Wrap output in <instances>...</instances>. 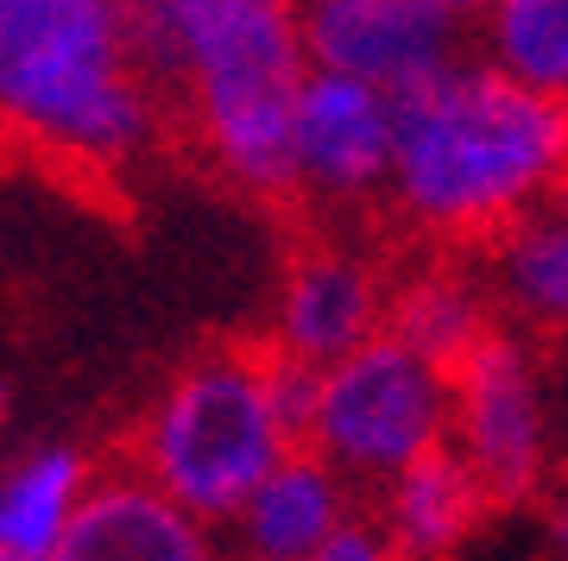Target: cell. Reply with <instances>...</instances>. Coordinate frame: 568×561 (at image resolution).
<instances>
[{"label": "cell", "instance_id": "1", "mask_svg": "<svg viewBox=\"0 0 568 561\" xmlns=\"http://www.w3.org/2000/svg\"><path fill=\"white\" fill-rule=\"evenodd\" d=\"M556 196H568V101L511 82L474 51L398 95L379 215L417 246L480 253Z\"/></svg>", "mask_w": 568, "mask_h": 561}, {"label": "cell", "instance_id": "2", "mask_svg": "<svg viewBox=\"0 0 568 561\" xmlns=\"http://www.w3.org/2000/svg\"><path fill=\"white\" fill-rule=\"evenodd\" d=\"M171 140L246 202H291V95L310 70L291 0H121Z\"/></svg>", "mask_w": 568, "mask_h": 561}, {"label": "cell", "instance_id": "3", "mask_svg": "<svg viewBox=\"0 0 568 561\" xmlns=\"http://www.w3.org/2000/svg\"><path fill=\"white\" fill-rule=\"evenodd\" d=\"M0 145L77 183H126L171 145L121 0H0Z\"/></svg>", "mask_w": 568, "mask_h": 561}, {"label": "cell", "instance_id": "4", "mask_svg": "<svg viewBox=\"0 0 568 561\" xmlns=\"http://www.w3.org/2000/svg\"><path fill=\"white\" fill-rule=\"evenodd\" d=\"M310 379L316 366L284 360L265 341L190 354L140 410L121 461L222 530L265 467L304 441Z\"/></svg>", "mask_w": 568, "mask_h": 561}, {"label": "cell", "instance_id": "5", "mask_svg": "<svg viewBox=\"0 0 568 561\" xmlns=\"http://www.w3.org/2000/svg\"><path fill=\"white\" fill-rule=\"evenodd\" d=\"M448 441V366L398 335H373L354 354L316 366L304 410V448L323 455L354 492L386 486L398 467Z\"/></svg>", "mask_w": 568, "mask_h": 561}, {"label": "cell", "instance_id": "6", "mask_svg": "<svg viewBox=\"0 0 568 561\" xmlns=\"http://www.w3.org/2000/svg\"><path fill=\"white\" fill-rule=\"evenodd\" d=\"M398 101L361 76L310 63L291 95V208L316 227H361L386 202Z\"/></svg>", "mask_w": 568, "mask_h": 561}, {"label": "cell", "instance_id": "7", "mask_svg": "<svg viewBox=\"0 0 568 561\" xmlns=\"http://www.w3.org/2000/svg\"><path fill=\"white\" fill-rule=\"evenodd\" d=\"M448 448L462 455L493 504H525L549 480V391L537 347L518 328H493L448 366Z\"/></svg>", "mask_w": 568, "mask_h": 561}, {"label": "cell", "instance_id": "8", "mask_svg": "<svg viewBox=\"0 0 568 561\" xmlns=\"http://www.w3.org/2000/svg\"><path fill=\"white\" fill-rule=\"evenodd\" d=\"M386 297L392 265L354 227H316L278 272L265 347L297 366H328L386 328Z\"/></svg>", "mask_w": 568, "mask_h": 561}, {"label": "cell", "instance_id": "9", "mask_svg": "<svg viewBox=\"0 0 568 561\" xmlns=\"http://www.w3.org/2000/svg\"><path fill=\"white\" fill-rule=\"evenodd\" d=\"M304 44L310 63L373 82L392 101L474 51L467 20L436 0H323L304 13Z\"/></svg>", "mask_w": 568, "mask_h": 561}, {"label": "cell", "instance_id": "10", "mask_svg": "<svg viewBox=\"0 0 568 561\" xmlns=\"http://www.w3.org/2000/svg\"><path fill=\"white\" fill-rule=\"evenodd\" d=\"M227 537L133 461H102L44 561H222Z\"/></svg>", "mask_w": 568, "mask_h": 561}, {"label": "cell", "instance_id": "11", "mask_svg": "<svg viewBox=\"0 0 568 561\" xmlns=\"http://www.w3.org/2000/svg\"><path fill=\"white\" fill-rule=\"evenodd\" d=\"M347 518H361V492L323 461L304 441L265 467V480L241 499V511L222 523V537L234 555L253 561H304L316 555Z\"/></svg>", "mask_w": 568, "mask_h": 561}, {"label": "cell", "instance_id": "12", "mask_svg": "<svg viewBox=\"0 0 568 561\" xmlns=\"http://www.w3.org/2000/svg\"><path fill=\"white\" fill-rule=\"evenodd\" d=\"M366 499H373L366 518L386 530V542L405 561H455L493 511V492L480 486V473L448 441L429 448V455H417L410 467H398Z\"/></svg>", "mask_w": 568, "mask_h": 561}, {"label": "cell", "instance_id": "13", "mask_svg": "<svg viewBox=\"0 0 568 561\" xmlns=\"http://www.w3.org/2000/svg\"><path fill=\"white\" fill-rule=\"evenodd\" d=\"M499 297L487 284V265H474L455 246H429L417 265L392 272L386 335L410 341L436 366H455L467 347H480L499 328Z\"/></svg>", "mask_w": 568, "mask_h": 561}, {"label": "cell", "instance_id": "14", "mask_svg": "<svg viewBox=\"0 0 568 561\" xmlns=\"http://www.w3.org/2000/svg\"><path fill=\"white\" fill-rule=\"evenodd\" d=\"M102 455L82 441H39L0 467V549L44 561L58 549L63 523L77 518L82 492L95 480Z\"/></svg>", "mask_w": 568, "mask_h": 561}, {"label": "cell", "instance_id": "15", "mask_svg": "<svg viewBox=\"0 0 568 561\" xmlns=\"http://www.w3.org/2000/svg\"><path fill=\"white\" fill-rule=\"evenodd\" d=\"M487 284L499 297V316L530 328H568V202H544L493 234L487 246Z\"/></svg>", "mask_w": 568, "mask_h": 561}, {"label": "cell", "instance_id": "16", "mask_svg": "<svg viewBox=\"0 0 568 561\" xmlns=\"http://www.w3.org/2000/svg\"><path fill=\"white\" fill-rule=\"evenodd\" d=\"M474 58L549 101H568V0H480L467 20Z\"/></svg>", "mask_w": 568, "mask_h": 561}, {"label": "cell", "instance_id": "17", "mask_svg": "<svg viewBox=\"0 0 568 561\" xmlns=\"http://www.w3.org/2000/svg\"><path fill=\"white\" fill-rule=\"evenodd\" d=\"M304 561H405V555H398V549L386 542V530L361 511V518H347L342 530H335L316 555H304Z\"/></svg>", "mask_w": 568, "mask_h": 561}, {"label": "cell", "instance_id": "18", "mask_svg": "<svg viewBox=\"0 0 568 561\" xmlns=\"http://www.w3.org/2000/svg\"><path fill=\"white\" fill-rule=\"evenodd\" d=\"M549 561H568V499L556 504V523H549Z\"/></svg>", "mask_w": 568, "mask_h": 561}, {"label": "cell", "instance_id": "19", "mask_svg": "<svg viewBox=\"0 0 568 561\" xmlns=\"http://www.w3.org/2000/svg\"><path fill=\"white\" fill-rule=\"evenodd\" d=\"M436 7H448V13H462V20H474V13H480V0H436Z\"/></svg>", "mask_w": 568, "mask_h": 561}, {"label": "cell", "instance_id": "20", "mask_svg": "<svg viewBox=\"0 0 568 561\" xmlns=\"http://www.w3.org/2000/svg\"><path fill=\"white\" fill-rule=\"evenodd\" d=\"M291 7H297V13H310V7H323V0H291Z\"/></svg>", "mask_w": 568, "mask_h": 561}, {"label": "cell", "instance_id": "21", "mask_svg": "<svg viewBox=\"0 0 568 561\" xmlns=\"http://www.w3.org/2000/svg\"><path fill=\"white\" fill-rule=\"evenodd\" d=\"M0 561H26V555H13V549H0Z\"/></svg>", "mask_w": 568, "mask_h": 561}, {"label": "cell", "instance_id": "22", "mask_svg": "<svg viewBox=\"0 0 568 561\" xmlns=\"http://www.w3.org/2000/svg\"><path fill=\"white\" fill-rule=\"evenodd\" d=\"M222 561H253V555H234V549H227V555H222Z\"/></svg>", "mask_w": 568, "mask_h": 561}, {"label": "cell", "instance_id": "23", "mask_svg": "<svg viewBox=\"0 0 568 561\" xmlns=\"http://www.w3.org/2000/svg\"><path fill=\"white\" fill-rule=\"evenodd\" d=\"M0 410H7V391H0Z\"/></svg>", "mask_w": 568, "mask_h": 561}]
</instances>
